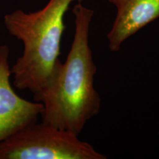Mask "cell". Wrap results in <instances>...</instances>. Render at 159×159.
<instances>
[{"mask_svg":"<svg viewBox=\"0 0 159 159\" xmlns=\"http://www.w3.org/2000/svg\"><path fill=\"white\" fill-rule=\"evenodd\" d=\"M75 35L64 63L55 66L48 85L34 97L43 108L42 122L78 135L100 110L101 98L94 88L97 66L89 45L94 11L77 2L72 9Z\"/></svg>","mask_w":159,"mask_h":159,"instance_id":"obj_1","label":"cell"},{"mask_svg":"<svg viewBox=\"0 0 159 159\" xmlns=\"http://www.w3.org/2000/svg\"><path fill=\"white\" fill-rule=\"evenodd\" d=\"M75 1L78 2L49 0L33 13L16 10L4 16L5 28L24 47L22 55L11 68L16 88L29 90L35 97L48 85L61 54L65 14Z\"/></svg>","mask_w":159,"mask_h":159,"instance_id":"obj_2","label":"cell"},{"mask_svg":"<svg viewBox=\"0 0 159 159\" xmlns=\"http://www.w3.org/2000/svg\"><path fill=\"white\" fill-rule=\"evenodd\" d=\"M78 135L34 122L0 142V159H105Z\"/></svg>","mask_w":159,"mask_h":159,"instance_id":"obj_3","label":"cell"},{"mask_svg":"<svg viewBox=\"0 0 159 159\" xmlns=\"http://www.w3.org/2000/svg\"><path fill=\"white\" fill-rule=\"evenodd\" d=\"M10 49L0 45V142L27 125L36 122L43 111L41 102L23 99L11 83Z\"/></svg>","mask_w":159,"mask_h":159,"instance_id":"obj_4","label":"cell"},{"mask_svg":"<svg viewBox=\"0 0 159 159\" xmlns=\"http://www.w3.org/2000/svg\"><path fill=\"white\" fill-rule=\"evenodd\" d=\"M116 8L112 27L107 34L111 52L120 50L129 38L159 18V0H108Z\"/></svg>","mask_w":159,"mask_h":159,"instance_id":"obj_5","label":"cell"},{"mask_svg":"<svg viewBox=\"0 0 159 159\" xmlns=\"http://www.w3.org/2000/svg\"><path fill=\"white\" fill-rule=\"evenodd\" d=\"M83 0H78V2H82Z\"/></svg>","mask_w":159,"mask_h":159,"instance_id":"obj_6","label":"cell"},{"mask_svg":"<svg viewBox=\"0 0 159 159\" xmlns=\"http://www.w3.org/2000/svg\"><path fill=\"white\" fill-rule=\"evenodd\" d=\"M158 134H159V133H158Z\"/></svg>","mask_w":159,"mask_h":159,"instance_id":"obj_7","label":"cell"}]
</instances>
